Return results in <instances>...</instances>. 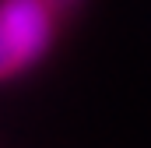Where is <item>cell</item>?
I'll return each instance as SVG.
<instances>
[{
	"instance_id": "cell-1",
	"label": "cell",
	"mask_w": 151,
	"mask_h": 148,
	"mask_svg": "<svg viewBox=\"0 0 151 148\" xmlns=\"http://www.w3.org/2000/svg\"><path fill=\"white\" fill-rule=\"evenodd\" d=\"M53 11L46 0H0V78L28 67L49 46Z\"/></svg>"
},
{
	"instance_id": "cell-2",
	"label": "cell",
	"mask_w": 151,
	"mask_h": 148,
	"mask_svg": "<svg viewBox=\"0 0 151 148\" xmlns=\"http://www.w3.org/2000/svg\"><path fill=\"white\" fill-rule=\"evenodd\" d=\"M46 4H49V11H53V14H63V11H70V7H74L77 0H46Z\"/></svg>"
}]
</instances>
